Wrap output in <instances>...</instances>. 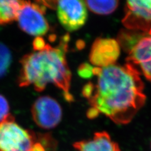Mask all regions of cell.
Returning a JSON list of instances; mask_svg holds the SVG:
<instances>
[{"instance_id":"15","label":"cell","mask_w":151,"mask_h":151,"mask_svg":"<svg viewBox=\"0 0 151 151\" xmlns=\"http://www.w3.org/2000/svg\"><path fill=\"white\" fill-rule=\"evenodd\" d=\"M92 68L93 67L88 64H83L80 66L78 73L79 76L84 78H89L92 76Z\"/></svg>"},{"instance_id":"6","label":"cell","mask_w":151,"mask_h":151,"mask_svg":"<svg viewBox=\"0 0 151 151\" xmlns=\"http://www.w3.org/2000/svg\"><path fill=\"white\" fill-rule=\"evenodd\" d=\"M122 23L130 30L151 34V0H127Z\"/></svg>"},{"instance_id":"12","label":"cell","mask_w":151,"mask_h":151,"mask_svg":"<svg viewBox=\"0 0 151 151\" xmlns=\"http://www.w3.org/2000/svg\"><path fill=\"white\" fill-rule=\"evenodd\" d=\"M86 6L98 15H109L114 12L119 4V0H85Z\"/></svg>"},{"instance_id":"10","label":"cell","mask_w":151,"mask_h":151,"mask_svg":"<svg viewBox=\"0 0 151 151\" xmlns=\"http://www.w3.org/2000/svg\"><path fill=\"white\" fill-rule=\"evenodd\" d=\"M73 146L78 151H121L106 132H96L92 139L77 142Z\"/></svg>"},{"instance_id":"14","label":"cell","mask_w":151,"mask_h":151,"mask_svg":"<svg viewBox=\"0 0 151 151\" xmlns=\"http://www.w3.org/2000/svg\"><path fill=\"white\" fill-rule=\"evenodd\" d=\"M9 106L6 99L0 94V123L9 115Z\"/></svg>"},{"instance_id":"7","label":"cell","mask_w":151,"mask_h":151,"mask_svg":"<svg viewBox=\"0 0 151 151\" xmlns=\"http://www.w3.org/2000/svg\"><path fill=\"white\" fill-rule=\"evenodd\" d=\"M31 113L35 124L44 129H53L62 119V109L59 103L48 96H41L32 105Z\"/></svg>"},{"instance_id":"2","label":"cell","mask_w":151,"mask_h":151,"mask_svg":"<svg viewBox=\"0 0 151 151\" xmlns=\"http://www.w3.org/2000/svg\"><path fill=\"white\" fill-rule=\"evenodd\" d=\"M69 37H64L59 45L52 47L38 37L34 42V52L25 55L20 63L19 86H32L37 91H42L49 84H53L62 90L69 102L74 100L70 93L71 74L65 58Z\"/></svg>"},{"instance_id":"8","label":"cell","mask_w":151,"mask_h":151,"mask_svg":"<svg viewBox=\"0 0 151 151\" xmlns=\"http://www.w3.org/2000/svg\"><path fill=\"white\" fill-rule=\"evenodd\" d=\"M120 52V45L116 40L100 38L92 45L89 60L95 67H106L115 63Z\"/></svg>"},{"instance_id":"3","label":"cell","mask_w":151,"mask_h":151,"mask_svg":"<svg viewBox=\"0 0 151 151\" xmlns=\"http://www.w3.org/2000/svg\"><path fill=\"white\" fill-rule=\"evenodd\" d=\"M38 142L35 133L22 128L12 115L0 123V151H30Z\"/></svg>"},{"instance_id":"9","label":"cell","mask_w":151,"mask_h":151,"mask_svg":"<svg viewBox=\"0 0 151 151\" xmlns=\"http://www.w3.org/2000/svg\"><path fill=\"white\" fill-rule=\"evenodd\" d=\"M127 62L138 67L145 78L151 82V34H146L135 42L129 50Z\"/></svg>"},{"instance_id":"4","label":"cell","mask_w":151,"mask_h":151,"mask_svg":"<svg viewBox=\"0 0 151 151\" xmlns=\"http://www.w3.org/2000/svg\"><path fill=\"white\" fill-rule=\"evenodd\" d=\"M17 20L21 29L33 36L44 35L49 30L44 9L30 1L25 0Z\"/></svg>"},{"instance_id":"13","label":"cell","mask_w":151,"mask_h":151,"mask_svg":"<svg viewBox=\"0 0 151 151\" xmlns=\"http://www.w3.org/2000/svg\"><path fill=\"white\" fill-rule=\"evenodd\" d=\"M12 63V55L7 47L0 43V78L6 73Z\"/></svg>"},{"instance_id":"11","label":"cell","mask_w":151,"mask_h":151,"mask_svg":"<svg viewBox=\"0 0 151 151\" xmlns=\"http://www.w3.org/2000/svg\"><path fill=\"white\" fill-rule=\"evenodd\" d=\"M24 1L25 0H0V25L17 20Z\"/></svg>"},{"instance_id":"1","label":"cell","mask_w":151,"mask_h":151,"mask_svg":"<svg viewBox=\"0 0 151 151\" xmlns=\"http://www.w3.org/2000/svg\"><path fill=\"white\" fill-rule=\"evenodd\" d=\"M82 89L89 108L86 112L90 119L103 115L116 124L130 122L145 102L144 83L140 72L134 65L112 64L92 68L91 77Z\"/></svg>"},{"instance_id":"5","label":"cell","mask_w":151,"mask_h":151,"mask_svg":"<svg viewBox=\"0 0 151 151\" xmlns=\"http://www.w3.org/2000/svg\"><path fill=\"white\" fill-rule=\"evenodd\" d=\"M57 14L60 24L69 32L79 29L88 18L84 0H58Z\"/></svg>"}]
</instances>
